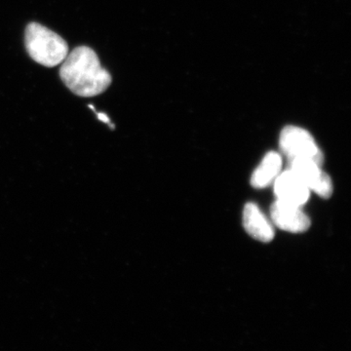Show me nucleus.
<instances>
[{"instance_id": "obj_1", "label": "nucleus", "mask_w": 351, "mask_h": 351, "mask_svg": "<svg viewBox=\"0 0 351 351\" xmlns=\"http://www.w3.org/2000/svg\"><path fill=\"white\" fill-rule=\"evenodd\" d=\"M60 75L66 87L80 97L101 94L112 83V76L101 66L96 53L86 46L75 48L66 56Z\"/></svg>"}, {"instance_id": "obj_2", "label": "nucleus", "mask_w": 351, "mask_h": 351, "mask_svg": "<svg viewBox=\"0 0 351 351\" xmlns=\"http://www.w3.org/2000/svg\"><path fill=\"white\" fill-rule=\"evenodd\" d=\"M25 43L32 59L48 68L63 63L69 55L68 43L64 39L38 23L27 25Z\"/></svg>"}, {"instance_id": "obj_3", "label": "nucleus", "mask_w": 351, "mask_h": 351, "mask_svg": "<svg viewBox=\"0 0 351 351\" xmlns=\"http://www.w3.org/2000/svg\"><path fill=\"white\" fill-rule=\"evenodd\" d=\"M280 149L284 156L291 159H311L322 165L324 156L313 136L300 127L288 126L280 135Z\"/></svg>"}, {"instance_id": "obj_4", "label": "nucleus", "mask_w": 351, "mask_h": 351, "mask_svg": "<svg viewBox=\"0 0 351 351\" xmlns=\"http://www.w3.org/2000/svg\"><path fill=\"white\" fill-rule=\"evenodd\" d=\"M289 170L311 191L322 198H330L332 193L331 178L321 169L320 164L311 159L297 158L289 160Z\"/></svg>"}, {"instance_id": "obj_5", "label": "nucleus", "mask_w": 351, "mask_h": 351, "mask_svg": "<svg viewBox=\"0 0 351 351\" xmlns=\"http://www.w3.org/2000/svg\"><path fill=\"white\" fill-rule=\"evenodd\" d=\"M272 223L285 232H304L311 226V219L304 213L302 207L276 200L270 207Z\"/></svg>"}, {"instance_id": "obj_6", "label": "nucleus", "mask_w": 351, "mask_h": 351, "mask_svg": "<svg viewBox=\"0 0 351 351\" xmlns=\"http://www.w3.org/2000/svg\"><path fill=\"white\" fill-rule=\"evenodd\" d=\"M277 200L302 207L309 198L311 191L291 170L280 173L274 180Z\"/></svg>"}, {"instance_id": "obj_7", "label": "nucleus", "mask_w": 351, "mask_h": 351, "mask_svg": "<svg viewBox=\"0 0 351 351\" xmlns=\"http://www.w3.org/2000/svg\"><path fill=\"white\" fill-rule=\"evenodd\" d=\"M243 225L249 235L258 241L267 243L274 239V226L263 213L262 210L254 203H247L245 205Z\"/></svg>"}, {"instance_id": "obj_8", "label": "nucleus", "mask_w": 351, "mask_h": 351, "mask_svg": "<svg viewBox=\"0 0 351 351\" xmlns=\"http://www.w3.org/2000/svg\"><path fill=\"white\" fill-rule=\"evenodd\" d=\"M282 169V157L276 152H270L265 157L254 171L251 177V184L256 189H263L269 186Z\"/></svg>"}, {"instance_id": "obj_9", "label": "nucleus", "mask_w": 351, "mask_h": 351, "mask_svg": "<svg viewBox=\"0 0 351 351\" xmlns=\"http://www.w3.org/2000/svg\"><path fill=\"white\" fill-rule=\"evenodd\" d=\"M99 117H100V119L105 120V121H108L107 115L103 114V113H100V114H99Z\"/></svg>"}]
</instances>
